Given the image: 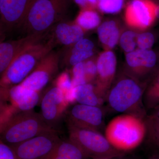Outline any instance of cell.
Masks as SVG:
<instances>
[{"instance_id": "cell-1", "label": "cell", "mask_w": 159, "mask_h": 159, "mask_svg": "<svg viewBox=\"0 0 159 159\" xmlns=\"http://www.w3.org/2000/svg\"><path fill=\"white\" fill-rule=\"evenodd\" d=\"M56 43L48 32L18 54L1 75V89H9L23 82L38 64L53 51Z\"/></svg>"}, {"instance_id": "cell-2", "label": "cell", "mask_w": 159, "mask_h": 159, "mask_svg": "<svg viewBox=\"0 0 159 159\" xmlns=\"http://www.w3.org/2000/svg\"><path fill=\"white\" fill-rule=\"evenodd\" d=\"M71 0H34L19 29L29 35H43L63 20Z\"/></svg>"}, {"instance_id": "cell-3", "label": "cell", "mask_w": 159, "mask_h": 159, "mask_svg": "<svg viewBox=\"0 0 159 159\" xmlns=\"http://www.w3.org/2000/svg\"><path fill=\"white\" fill-rule=\"evenodd\" d=\"M56 131L45 121L41 114L33 110L21 111L1 124V140L13 146L42 134Z\"/></svg>"}, {"instance_id": "cell-4", "label": "cell", "mask_w": 159, "mask_h": 159, "mask_svg": "<svg viewBox=\"0 0 159 159\" xmlns=\"http://www.w3.org/2000/svg\"><path fill=\"white\" fill-rule=\"evenodd\" d=\"M144 119L123 114L114 118L106 127L105 136L115 148L125 152L135 148L146 137Z\"/></svg>"}, {"instance_id": "cell-5", "label": "cell", "mask_w": 159, "mask_h": 159, "mask_svg": "<svg viewBox=\"0 0 159 159\" xmlns=\"http://www.w3.org/2000/svg\"><path fill=\"white\" fill-rule=\"evenodd\" d=\"M144 92L136 80L125 77L109 89L105 100L115 111L131 114L144 119L148 115L143 104Z\"/></svg>"}, {"instance_id": "cell-6", "label": "cell", "mask_w": 159, "mask_h": 159, "mask_svg": "<svg viewBox=\"0 0 159 159\" xmlns=\"http://www.w3.org/2000/svg\"><path fill=\"white\" fill-rule=\"evenodd\" d=\"M68 124L69 139L81 148L87 158H111L125 156L126 152L115 148L99 132Z\"/></svg>"}, {"instance_id": "cell-7", "label": "cell", "mask_w": 159, "mask_h": 159, "mask_svg": "<svg viewBox=\"0 0 159 159\" xmlns=\"http://www.w3.org/2000/svg\"><path fill=\"white\" fill-rule=\"evenodd\" d=\"M61 140L56 131L42 134L10 146L14 150L16 159H43Z\"/></svg>"}, {"instance_id": "cell-8", "label": "cell", "mask_w": 159, "mask_h": 159, "mask_svg": "<svg viewBox=\"0 0 159 159\" xmlns=\"http://www.w3.org/2000/svg\"><path fill=\"white\" fill-rule=\"evenodd\" d=\"M59 57L58 53L51 51L20 84L30 89L40 92L57 74Z\"/></svg>"}, {"instance_id": "cell-9", "label": "cell", "mask_w": 159, "mask_h": 159, "mask_svg": "<svg viewBox=\"0 0 159 159\" xmlns=\"http://www.w3.org/2000/svg\"><path fill=\"white\" fill-rule=\"evenodd\" d=\"M34 0H3L0 3L1 34L19 29Z\"/></svg>"}, {"instance_id": "cell-10", "label": "cell", "mask_w": 159, "mask_h": 159, "mask_svg": "<svg viewBox=\"0 0 159 159\" xmlns=\"http://www.w3.org/2000/svg\"><path fill=\"white\" fill-rule=\"evenodd\" d=\"M157 10L154 0H132L125 9V21L136 29H147L156 19Z\"/></svg>"}, {"instance_id": "cell-11", "label": "cell", "mask_w": 159, "mask_h": 159, "mask_svg": "<svg viewBox=\"0 0 159 159\" xmlns=\"http://www.w3.org/2000/svg\"><path fill=\"white\" fill-rule=\"evenodd\" d=\"M40 102L43 118L53 127L61 119L70 105L61 90L54 85L46 91Z\"/></svg>"}, {"instance_id": "cell-12", "label": "cell", "mask_w": 159, "mask_h": 159, "mask_svg": "<svg viewBox=\"0 0 159 159\" xmlns=\"http://www.w3.org/2000/svg\"><path fill=\"white\" fill-rule=\"evenodd\" d=\"M103 112L100 107L75 104L68 115L67 123L85 129L97 131L103 125Z\"/></svg>"}, {"instance_id": "cell-13", "label": "cell", "mask_w": 159, "mask_h": 159, "mask_svg": "<svg viewBox=\"0 0 159 159\" xmlns=\"http://www.w3.org/2000/svg\"><path fill=\"white\" fill-rule=\"evenodd\" d=\"M2 100H8L11 105L18 112L32 110L40 102V92L25 87L21 84L9 89H1Z\"/></svg>"}, {"instance_id": "cell-14", "label": "cell", "mask_w": 159, "mask_h": 159, "mask_svg": "<svg viewBox=\"0 0 159 159\" xmlns=\"http://www.w3.org/2000/svg\"><path fill=\"white\" fill-rule=\"evenodd\" d=\"M97 75L96 92L105 101L116 73V58L112 51H107L100 54L97 63Z\"/></svg>"}, {"instance_id": "cell-15", "label": "cell", "mask_w": 159, "mask_h": 159, "mask_svg": "<svg viewBox=\"0 0 159 159\" xmlns=\"http://www.w3.org/2000/svg\"><path fill=\"white\" fill-rule=\"evenodd\" d=\"M46 34L26 35L19 39L1 42L0 44L1 76L8 68L18 54L31 44L43 37Z\"/></svg>"}, {"instance_id": "cell-16", "label": "cell", "mask_w": 159, "mask_h": 159, "mask_svg": "<svg viewBox=\"0 0 159 159\" xmlns=\"http://www.w3.org/2000/svg\"><path fill=\"white\" fill-rule=\"evenodd\" d=\"M49 33L54 39L55 42L62 45L73 46L84 35L83 29L76 23L59 22L51 29Z\"/></svg>"}, {"instance_id": "cell-17", "label": "cell", "mask_w": 159, "mask_h": 159, "mask_svg": "<svg viewBox=\"0 0 159 159\" xmlns=\"http://www.w3.org/2000/svg\"><path fill=\"white\" fill-rule=\"evenodd\" d=\"M157 56L155 51L139 49L127 53L126 61L137 74H147L155 67Z\"/></svg>"}, {"instance_id": "cell-18", "label": "cell", "mask_w": 159, "mask_h": 159, "mask_svg": "<svg viewBox=\"0 0 159 159\" xmlns=\"http://www.w3.org/2000/svg\"><path fill=\"white\" fill-rule=\"evenodd\" d=\"M87 157L78 145L70 139L61 140L43 159H86Z\"/></svg>"}, {"instance_id": "cell-19", "label": "cell", "mask_w": 159, "mask_h": 159, "mask_svg": "<svg viewBox=\"0 0 159 159\" xmlns=\"http://www.w3.org/2000/svg\"><path fill=\"white\" fill-rule=\"evenodd\" d=\"M93 43L90 40L82 39L73 45L68 54L66 64L73 67L79 63L84 62L93 56Z\"/></svg>"}, {"instance_id": "cell-20", "label": "cell", "mask_w": 159, "mask_h": 159, "mask_svg": "<svg viewBox=\"0 0 159 159\" xmlns=\"http://www.w3.org/2000/svg\"><path fill=\"white\" fill-rule=\"evenodd\" d=\"M76 102L79 104L100 107L104 101L99 97L95 87L91 83H87L75 88Z\"/></svg>"}, {"instance_id": "cell-21", "label": "cell", "mask_w": 159, "mask_h": 159, "mask_svg": "<svg viewBox=\"0 0 159 159\" xmlns=\"http://www.w3.org/2000/svg\"><path fill=\"white\" fill-rule=\"evenodd\" d=\"M98 37L103 45L113 48L119 39V31L116 24L113 20L107 21L98 27Z\"/></svg>"}, {"instance_id": "cell-22", "label": "cell", "mask_w": 159, "mask_h": 159, "mask_svg": "<svg viewBox=\"0 0 159 159\" xmlns=\"http://www.w3.org/2000/svg\"><path fill=\"white\" fill-rule=\"evenodd\" d=\"M143 102L146 111H152L159 105V72H157L145 90Z\"/></svg>"}, {"instance_id": "cell-23", "label": "cell", "mask_w": 159, "mask_h": 159, "mask_svg": "<svg viewBox=\"0 0 159 159\" xmlns=\"http://www.w3.org/2000/svg\"><path fill=\"white\" fill-rule=\"evenodd\" d=\"M100 23L99 14L90 8H85L80 12L76 23L83 29L92 30L97 28Z\"/></svg>"}, {"instance_id": "cell-24", "label": "cell", "mask_w": 159, "mask_h": 159, "mask_svg": "<svg viewBox=\"0 0 159 159\" xmlns=\"http://www.w3.org/2000/svg\"><path fill=\"white\" fill-rule=\"evenodd\" d=\"M144 120L147 130L146 138L159 149V117L148 114Z\"/></svg>"}, {"instance_id": "cell-25", "label": "cell", "mask_w": 159, "mask_h": 159, "mask_svg": "<svg viewBox=\"0 0 159 159\" xmlns=\"http://www.w3.org/2000/svg\"><path fill=\"white\" fill-rule=\"evenodd\" d=\"M124 0H97L98 8L103 13L115 14L121 11Z\"/></svg>"}, {"instance_id": "cell-26", "label": "cell", "mask_w": 159, "mask_h": 159, "mask_svg": "<svg viewBox=\"0 0 159 159\" xmlns=\"http://www.w3.org/2000/svg\"><path fill=\"white\" fill-rule=\"evenodd\" d=\"M137 34L133 31H125L121 35L120 44L121 48L127 53L134 51L137 44Z\"/></svg>"}, {"instance_id": "cell-27", "label": "cell", "mask_w": 159, "mask_h": 159, "mask_svg": "<svg viewBox=\"0 0 159 159\" xmlns=\"http://www.w3.org/2000/svg\"><path fill=\"white\" fill-rule=\"evenodd\" d=\"M71 80L72 85L74 87L87 83L84 68V61L79 63L73 67Z\"/></svg>"}, {"instance_id": "cell-28", "label": "cell", "mask_w": 159, "mask_h": 159, "mask_svg": "<svg viewBox=\"0 0 159 159\" xmlns=\"http://www.w3.org/2000/svg\"><path fill=\"white\" fill-rule=\"evenodd\" d=\"M155 36L151 32L139 34L137 36V43L139 49L149 50L155 42Z\"/></svg>"}, {"instance_id": "cell-29", "label": "cell", "mask_w": 159, "mask_h": 159, "mask_svg": "<svg viewBox=\"0 0 159 159\" xmlns=\"http://www.w3.org/2000/svg\"><path fill=\"white\" fill-rule=\"evenodd\" d=\"M86 77L87 83H90L97 75V63L92 60L84 61Z\"/></svg>"}, {"instance_id": "cell-30", "label": "cell", "mask_w": 159, "mask_h": 159, "mask_svg": "<svg viewBox=\"0 0 159 159\" xmlns=\"http://www.w3.org/2000/svg\"><path fill=\"white\" fill-rule=\"evenodd\" d=\"M0 159H16L13 148L1 140L0 141Z\"/></svg>"}, {"instance_id": "cell-31", "label": "cell", "mask_w": 159, "mask_h": 159, "mask_svg": "<svg viewBox=\"0 0 159 159\" xmlns=\"http://www.w3.org/2000/svg\"><path fill=\"white\" fill-rule=\"evenodd\" d=\"M75 2L79 5L85 8L88 6H93L97 3V0H74Z\"/></svg>"}, {"instance_id": "cell-32", "label": "cell", "mask_w": 159, "mask_h": 159, "mask_svg": "<svg viewBox=\"0 0 159 159\" xmlns=\"http://www.w3.org/2000/svg\"><path fill=\"white\" fill-rule=\"evenodd\" d=\"M151 111L152 112L150 114H152V115L159 117V105H158L155 108H154Z\"/></svg>"}, {"instance_id": "cell-33", "label": "cell", "mask_w": 159, "mask_h": 159, "mask_svg": "<svg viewBox=\"0 0 159 159\" xmlns=\"http://www.w3.org/2000/svg\"><path fill=\"white\" fill-rule=\"evenodd\" d=\"M154 1L157 5V18L159 19V0Z\"/></svg>"}, {"instance_id": "cell-34", "label": "cell", "mask_w": 159, "mask_h": 159, "mask_svg": "<svg viewBox=\"0 0 159 159\" xmlns=\"http://www.w3.org/2000/svg\"><path fill=\"white\" fill-rule=\"evenodd\" d=\"M124 156L116 157L111 158H106V159H129L127 158L124 157Z\"/></svg>"}, {"instance_id": "cell-35", "label": "cell", "mask_w": 159, "mask_h": 159, "mask_svg": "<svg viewBox=\"0 0 159 159\" xmlns=\"http://www.w3.org/2000/svg\"><path fill=\"white\" fill-rule=\"evenodd\" d=\"M152 159H159V157H158V158H155Z\"/></svg>"}, {"instance_id": "cell-36", "label": "cell", "mask_w": 159, "mask_h": 159, "mask_svg": "<svg viewBox=\"0 0 159 159\" xmlns=\"http://www.w3.org/2000/svg\"><path fill=\"white\" fill-rule=\"evenodd\" d=\"M157 72H159V68Z\"/></svg>"}]
</instances>
